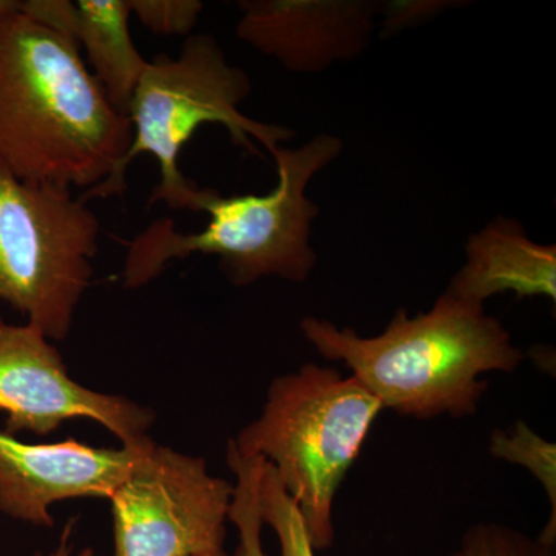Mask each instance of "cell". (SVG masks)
<instances>
[{
	"label": "cell",
	"instance_id": "cell-1",
	"mask_svg": "<svg viewBox=\"0 0 556 556\" xmlns=\"http://www.w3.org/2000/svg\"><path fill=\"white\" fill-rule=\"evenodd\" d=\"M21 3V2H20ZM131 124L60 33L0 13V164L22 181L89 190L118 167Z\"/></svg>",
	"mask_w": 556,
	"mask_h": 556
},
{
	"label": "cell",
	"instance_id": "cell-2",
	"mask_svg": "<svg viewBox=\"0 0 556 556\" xmlns=\"http://www.w3.org/2000/svg\"><path fill=\"white\" fill-rule=\"evenodd\" d=\"M302 334L321 357L343 362L383 409L430 420L477 415L486 372H514L526 358L484 305L444 292L428 313L399 309L382 334L362 338L324 318L305 317Z\"/></svg>",
	"mask_w": 556,
	"mask_h": 556
},
{
	"label": "cell",
	"instance_id": "cell-3",
	"mask_svg": "<svg viewBox=\"0 0 556 556\" xmlns=\"http://www.w3.org/2000/svg\"><path fill=\"white\" fill-rule=\"evenodd\" d=\"M342 149V139L327 134L298 149L278 148L270 155L276 161V188L265 195L232 197L212 189L200 207L208 215L201 232H179L174 219H156L127 243L124 287H146L172 262L193 254L218 257L219 269L236 287L273 276L294 283L308 280L317 263L309 237L318 207L306 189Z\"/></svg>",
	"mask_w": 556,
	"mask_h": 556
},
{
	"label": "cell",
	"instance_id": "cell-4",
	"mask_svg": "<svg viewBox=\"0 0 556 556\" xmlns=\"http://www.w3.org/2000/svg\"><path fill=\"white\" fill-rule=\"evenodd\" d=\"M251 91L247 72L229 64L214 36H189L177 58L159 54L149 61L127 110L131 142L126 156L105 181L79 199L89 203L123 195L131 161L148 153L160 166V182L150 193V206L161 201L172 211L200 212L212 189L200 188L182 174L179 155L201 126L219 124L233 144L257 156L254 141L273 155L281 142L295 138L288 127L260 123L241 112V102Z\"/></svg>",
	"mask_w": 556,
	"mask_h": 556
},
{
	"label": "cell",
	"instance_id": "cell-5",
	"mask_svg": "<svg viewBox=\"0 0 556 556\" xmlns=\"http://www.w3.org/2000/svg\"><path fill=\"white\" fill-rule=\"evenodd\" d=\"M383 405L353 376L302 365L270 382L262 415L230 439L262 457L298 504L314 551L334 543L336 493L354 466Z\"/></svg>",
	"mask_w": 556,
	"mask_h": 556
},
{
	"label": "cell",
	"instance_id": "cell-6",
	"mask_svg": "<svg viewBox=\"0 0 556 556\" xmlns=\"http://www.w3.org/2000/svg\"><path fill=\"white\" fill-rule=\"evenodd\" d=\"M100 236L97 214L72 189L22 181L0 164V303L51 342L68 338Z\"/></svg>",
	"mask_w": 556,
	"mask_h": 556
},
{
	"label": "cell",
	"instance_id": "cell-7",
	"mask_svg": "<svg viewBox=\"0 0 556 556\" xmlns=\"http://www.w3.org/2000/svg\"><path fill=\"white\" fill-rule=\"evenodd\" d=\"M233 485L204 457L155 442L110 496L112 556H200L225 551Z\"/></svg>",
	"mask_w": 556,
	"mask_h": 556
},
{
	"label": "cell",
	"instance_id": "cell-8",
	"mask_svg": "<svg viewBox=\"0 0 556 556\" xmlns=\"http://www.w3.org/2000/svg\"><path fill=\"white\" fill-rule=\"evenodd\" d=\"M0 412L5 433L21 431L47 437L64 422L93 420L138 447L150 441L155 422L152 408L116 394L80 386L68 375L60 350L31 325H11L0 318Z\"/></svg>",
	"mask_w": 556,
	"mask_h": 556
},
{
	"label": "cell",
	"instance_id": "cell-9",
	"mask_svg": "<svg viewBox=\"0 0 556 556\" xmlns=\"http://www.w3.org/2000/svg\"><path fill=\"white\" fill-rule=\"evenodd\" d=\"M152 442L119 448L91 447L76 439L27 444L0 431V511L49 529L54 504L78 497L110 500Z\"/></svg>",
	"mask_w": 556,
	"mask_h": 556
},
{
	"label": "cell",
	"instance_id": "cell-10",
	"mask_svg": "<svg viewBox=\"0 0 556 556\" xmlns=\"http://www.w3.org/2000/svg\"><path fill=\"white\" fill-rule=\"evenodd\" d=\"M239 10L237 38L288 72L314 75L368 49L382 2L241 0Z\"/></svg>",
	"mask_w": 556,
	"mask_h": 556
},
{
	"label": "cell",
	"instance_id": "cell-11",
	"mask_svg": "<svg viewBox=\"0 0 556 556\" xmlns=\"http://www.w3.org/2000/svg\"><path fill=\"white\" fill-rule=\"evenodd\" d=\"M466 254L445 291L453 298L484 305L493 295L515 292L518 299L556 302V247L530 239L517 218L490 222L470 236Z\"/></svg>",
	"mask_w": 556,
	"mask_h": 556
},
{
	"label": "cell",
	"instance_id": "cell-12",
	"mask_svg": "<svg viewBox=\"0 0 556 556\" xmlns=\"http://www.w3.org/2000/svg\"><path fill=\"white\" fill-rule=\"evenodd\" d=\"M73 40L86 51L89 72L116 112L127 110L149 61L130 35L129 0H78Z\"/></svg>",
	"mask_w": 556,
	"mask_h": 556
},
{
	"label": "cell",
	"instance_id": "cell-13",
	"mask_svg": "<svg viewBox=\"0 0 556 556\" xmlns=\"http://www.w3.org/2000/svg\"><path fill=\"white\" fill-rule=\"evenodd\" d=\"M490 455L506 463L517 464L530 471L546 492L551 517L538 540L556 546V447L536 433L525 420L507 428H496L490 434Z\"/></svg>",
	"mask_w": 556,
	"mask_h": 556
},
{
	"label": "cell",
	"instance_id": "cell-14",
	"mask_svg": "<svg viewBox=\"0 0 556 556\" xmlns=\"http://www.w3.org/2000/svg\"><path fill=\"white\" fill-rule=\"evenodd\" d=\"M226 460L237 478L228 515V521L236 526L239 535L232 556H268L263 548L262 530L265 525L258 508V485L265 459L241 456L229 439Z\"/></svg>",
	"mask_w": 556,
	"mask_h": 556
},
{
	"label": "cell",
	"instance_id": "cell-15",
	"mask_svg": "<svg viewBox=\"0 0 556 556\" xmlns=\"http://www.w3.org/2000/svg\"><path fill=\"white\" fill-rule=\"evenodd\" d=\"M258 508L263 525L276 532L281 556H316L298 504L266 460L260 478Z\"/></svg>",
	"mask_w": 556,
	"mask_h": 556
},
{
	"label": "cell",
	"instance_id": "cell-16",
	"mask_svg": "<svg viewBox=\"0 0 556 556\" xmlns=\"http://www.w3.org/2000/svg\"><path fill=\"white\" fill-rule=\"evenodd\" d=\"M448 556H556V546L500 522L468 527Z\"/></svg>",
	"mask_w": 556,
	"mask_h": 556
},
{
	"label": "cell",
	"instance_id": "cell-17",
	"mask_svg": "<svg viewBox=\"0 0 556 556\" xmlns=\"http://www.w3.org/2000/svg\"><path fill=\"white\" fill-rule=\"evenodd\" d=\"M131 16L153 35L189 36L199 24L204 3L200 0H129Z\"/></svg>",
	"mask_w": 556,
	"mask_h": 556
},
{
	"label": "cell",
	"instance_id": "cell-18",
	"mask_svg": "<svg viewBox=\"0 0 556 556\" xmlns=\"http://www.w3.org/2000/svg\"><path fill=\"white\" fill-rule=\"evenodd\" d=\"M450 2H439V0H409V2H382L380 16L382 17V35L386 38L405 30V28L415 27L427 20L437 16L442 10L448 9Z\"/></svg>",
	"mask_w": 556,
	"mask_h": 556
},
{
	"label": "cell",
	"instance_id": "cell-19",
	"mask_svg": "<svg viewBox=\"0 0 556 556\" xmlns=\"http://www.w3.org/2000/svg\"><path fill=\"white\" fill-rule=\"evenodd\" d=\"M72 522L65 527L62 532L60 544L49 552V554H36L33 556H73V544H72ZM78 556H94L93 548L86 547L79 552Z\"/></svg>",
	"mask_w": 556,
	"mask_h": 556
},
{
	"label": "cell",
	"instance_id": "cell-20",
	"mask_svg": "<svg viewBox=\"0 0 556 556\" xmlns=\"http://www.w3.org/2000/svg\"><path fill=\"white\" fill-rule=\"evenodd\" d=\"M17 5H20V0H0V13L17 9Z\"/></svg>",
	"mask_w": 556,
	"mask_h": 556
},
{
	"label": "cell",
	"instance_id": "cell-21",
	"mask_svg": "<svg viewBox=\"0 0 556 556\" xmlns=\"http://www.w3.org/2000/svg\"><path fill=\"white\" fill-rule=\"evenodd\" d=\"M200 556H229V555L226 554L225 551H222V552H214V554H206V555H200Z\"/></svg>",
	"mask_w": 556,
	"mask_h": 556
}]
</instances>
